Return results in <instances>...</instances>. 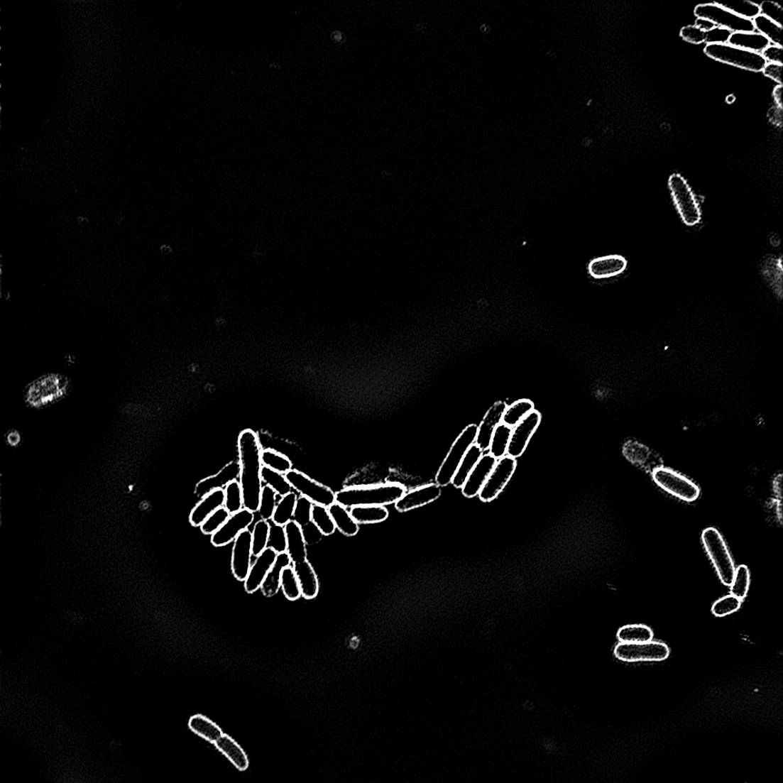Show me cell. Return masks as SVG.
<instances>
[{
    "label": "cell",
    "instance_id": "38",
    "mask_svg": "<svg viewBox=\"0 0 783 783\" xmlns=\"http://www.w3.org/2000/svg\"><path fill=\"white\" fill-rule=\"evenodd\" d=\"M755 31L765 36L771 44L782 46L783 27L762 15L752 19Z\"/></svg>",
    "mask_w": 783,
    "mask_h": 783
},
{
    "label": "cell",
    "instance_id": "33",
    "mask_svg": "<svg viewBox=\"0 0 783 783\" xmlns=\"http://www.w3.org/2000/svg\"><path fill=\"white\" fill-rule=\"evenodd\" d=\"M188 726L196 735L214 743L224 735L219 726L202 715L192 716L188 722Z\"/></svg>",
    "mask_w": 783,
    "mask_h": 783
},
{
    "label": "cell",
    "instance_id": "30",
    "mask_svg": "<svg viewBox=\"0 0 783 783\" xmlns=\"http://www.w3.org/2000/svg\"><path fill=\"white\" fill-rule=\"evenodd\" d=\"M483 453L484 452L479 446L475 443L471 446L467 453L465 454L452 479L451 484L455 488H462L464 483L467 481L469 476L474 469L476 464H478L482 457Z\"/></svg>",
    "mask_w": 783,
    "mask_h": 783
},
{
    "label": "cell",
    "instance_id": "11",
    "mask_svg": "<svg viewBox=\"0 0 783 783\" xmlns=\"http://www.w3.org/2000/svg\"><path fill=\"white\" fill-rule=\"evenodd\" d=\"M652 478L662 489L684 501L693 502L699 497L700 490L695 483L662 466L652 471Z\"/></svg>",
    "mask_w": 783,
    "mask_h": 783
},
{
    "label": "cell",
    "instance_id": "19",
    "mask_svg": "<svg viewBox=\"0 0 783 783\" xmlns=\"http://www.w3.org/2000/svg\"><path fill=\"white\" fill-rule=\"evenodd\" d=\"M497 461L498 459L488 451L483 453L461 488L466 498H472L479 495Z\"/></svg>",
    "mask_w": 783,
    "mask_h": 783
},
{
    "label": "cell",
    "instance_id": "47",
    "mask_svg": "<svg viewBox=\"0 0 783 783\" xmlns=\"http://www.w3.org/2000/svg\"><path fill=\"white\" fill-rule=\"evenodd\" d=\"M723 6L728 9L729 11L735 13V14L748 19L752 21L760 14V6L757 4L749 1V0H743V1H735L728 3H719Z\"/></svg>",
    "mask_w": 783,
    "mask_h": 783
},
{
    "label": "cell",
    "instance_id": "46",
    "mask_svg": "<svg viewBox=\"0 0 783 783\" xmlns=\"http://www.w3.org/2000/svg\"><path fill=\"white\" fill-rule=\"evenodd\" d=\"M278 495L268 485L263 487L259 509L257 513L262 520H270L276 508V495Z\"/></svg>",
    "mask_w": 783,
    "mask_h": 783
},
{
    "label": "cell",
    "instance_id": "25",
    "mask_svg": "<svg viewBox=\"0 0 783 783\" xmlns=\"http://www.w3.org/2000/svg\"><path fill=\"white\" fill-rule=\"evenodd\" d=\"M292 561L286 552L278 554L273 567L263 582L261 590L266 598H273L281 588L282 573L285 568L290 566Z\"/></svg>",
    "mask_w": 783,
    "mask_h": 783
},
{
    "label": "cell",
    "instance_id": "35",
    "mask_svg": "<svg viewBox=\"0 0 783 783\" xmlns=\"http://www.w3.org/2000/svg\"><path fill=\"white\" fill-rule=\"evenodd\" d=\"M261 459L264 467L275 471L286 474L293 469V464L290 458L278 450L271 448L263 449Z\"/></svg>",
    "mask_w": 783,
    "mask_h": 783
},
{
    "label": "cell",
    "instance_id": "21",
    "mask_svg": "<svg viewBox=\"0 0 783 783\" xmlns=\"http://www.w3.org/2000/svg\"><path fill=\"white\" fill-rule=\"evenodd\" d=\"M278 553L271 548H266L256 559L251 568L245 580L244 588L246 593H253L259 590L267 574L269 573Z\"/></svg>",
    "mask_w": 783,
    "mask_h": 783
},
{
    "label": "cell",
    "instance_id": "55",
    "mask_svg": "<svg viewBox=\"0 0 783 783\" xmlns=\"http://www.w3.org/2000/svg\"><path fill=\"white\" fill-rule=\"evenodd\" d=\"M767 63L783 65V47L774 44H770L761 53Z\"/></svg>",
    "mask_w": 783,
    "mask_h": 783
},
{
    "label": "cell",
    "instance_id": "41",
    "mask_svg": "<svg viewBox=\"0 0 783 783\" xmlns=\"http://www.w3.org/2000/svg\"><path fill=\"white\" fill-rule=\"evenodd\" d=\"M261 478L263 483L270 486L281 497L289 494L292 491V487L287 480L285 474L275 471L266 467H263Z\"/></svg>",
    "mask_w": 783,
    "mask_h": 783
},
{
    "label": "cell",
    "instance_id": "22",
    "mask_svg": "<svg viewBox=\"0 0 783 783\" xmlns=\"http://www.w3.org/2000/svg\"><path fill=\"white\" fill-rule=\"evenodd\" d=\"M224 489H217L204 495L191 511L190 522L192 526L201 527L214 512L224 507Z\"/></svg>",
    "mask_w": 783,
    "mask_h": 783
},
{
    "label": "cell",
    "instance_id": "24",
    "mask_svg": "<svg viewBox=\"0 0 783 783\" xmlns=\"http://www.w3.org/2000/svg\"><path fill=\"white\" fill-rule=\"evenodd\" d=\"M292 568L300 583L302 596L306 600H312L318 596L319 578L308 559L293 563Z\"/></svg>",
    "mask_w": 783,
    "mask_h": 783
},
{
    "label": "cell",
    "instance_id": "54",
    "mask_svg": "<svg viewBox=\"0 0 783 783\" xmlns=\"http://www.w3.org/2000/svg\"><path fill=\"white\" fill-rule=\"evenodd\" d=\"M732 33L728 29L716 26L706 33V45L727 44Z\"/></svg>",
    "mask_w": 783,
    "mask_h": 783
},
{
    "label": "cell",
    "instance_id": "39",
    "mask_svg": "<svg viewBox=\"0 0 783 783\" xmlns=\"http://www.w3.org/2000/svg\"><path fill=\"white\" fill-rule=\"evenodd\" d=\"M311 522L325 537L331 536L336 530L329 508L322 505L313 504Z\"/></svg>",
    "mask_w": 783,
    "mask_h": 783
},
{
    "label": "cell",
    "instance_id": "4",
    "mask_svg": "<svg viewBox=\"0 0 783 783\" xmlns=\"http://www.w3.org/2000/svg\"><path fill=\"white\" fill-rule=\"evenodd\" d=\"M668 185L682 222L689 227L699 224L702 219L701 207L686 178L679 173H673L669 177Z\"/></svg>",
    "mask_w": 783,
    "mask_h": 783
},
{
    "label": "cell",
    "instance_id": "20",
    "mask_svg": "<svg viewBox=\"0 0 783 783\" xmlns=\"http://www.w3.org/2000/svg\"><path fill=\"white\" fill-rule=\"evenodd\" d=\"M508 406V404L503 401L494 403L478 425L475 444L478 445L483 452L488 451L492 435L495 428L502 422L503 413Z\"/></svg>",
    "mask_w": 783,
    "mask_h": 783
},
{
    "label": "cell",
    "instance_id": "1",
    "mask_svg": "<svg viewBox=\"0 0 783 783\" xmlns=\"http://www.w3.org/2000/svg\"><path fill=\"white\" fill-rule=\"evenodd\" d=\"M263 449L258 432L245 429L238 436V462L240 465L238 481L241 486L243 508L253 513L259 509L263 487L261 478Z\"/></svg>",
    "mask_w": 783,
    "mask_h": 783
},
{
    "label": "cell",
    "instance_id": "6",
    "mask_svg": "<svg viewBox=\"0 0 783 783\" xmlns=\"http://www.w3.org/2000/svg\"><path fill=\"white\" fill-rule=\"evenodd\" d=\"M703 52L713 60L750 72H762L767 65L761 54L745 50L728 43L706 45Z\"/></svg>",
    "mask_w": 783,
    "mask_h": 783
},
{
    "label": "cell",
    "instance_id": "31",
    "mask_svg": "<svg viewBox=\"0 0 783 783\" xmlns=\"http://www.w3.org/2000/svg\"><path fill=\"white\" fill-rule=\"evenodd\" d=\"M350 512L358 524L379 523L389 518V511L384 505H356Z\"/></svg>",
    "mask_w": 783,
    "mask_h": 783
},
{
    "label": "cell",
    "instance_id": "5",
    "mask_svg": "<svg viewBox=\"0 0 783 783\" xmlns=\"http://www.w3.org/2000/svg\"><path fill=\"white\" fill-rule=\"evenodd\" d=\"M478 425L471 424L458 436L451 445L436 474L435 483L444 488L451 483L464 455L475 443Z\"/></svg>",
    "mask_w": 783,
    "mask_h": 783
},
{
    "label": "cell",
    "instance_id": "15",
    "mask_svg": "<svg viewBox=\"0 0 783 783\" xmlns=\"http://www.w3.org/2000/svg\"><path fill=\"white\" fill-rule=\"evenodd\" d=\"M252 532L246 530L234 540L232 550L231 570L238 581H245L249 574L252 566Z\"/></svg>",
    "mask_w": 783,
    "mask_h": 783
},
{
    "label": "cell",
    "instance_id": "32",
    "mask_svg": "<svg viewBox=\"0 0 783 783\" xmlns=\"http://www.w3.org/2000/svg\"><path fill=\"white\" fill-rule=\"evenodd\" d=\"M626 447L627 457L633 464L642 468H652V471L658 468L655 465L657 461L655 454L647 445L634 441L630 442Z\"/></svg>",
    "mask_w": 783,
    "mask_h": 783
},
{
    "label": "cell",
    "instance_id": "8",
    "mask_svg": "<svg viewBox=\"0 0 783 783\" xmlns=\"http://www.w3.org/2000/svg\"><path fill=\"white\" fill-rule=\"evenodd\" d=\"M694 13L697 18L708 19L716 26L728 29L732 33L755 31V26L750 19L733 13L719 3L698 5Z\"/></svg>",
    "mask_w": 783,
    "mask_h": 783
},
{
    "label": "cell",
    "instance_id": "2",
    "mask_svg": "<svg viewBox=\"0 0 783 783\" xmlns=\"http://www.w3.org/2000/svg\"><path fill=\"white\" fill-rule=\"evenodd\" d=\"M406 492L404 485L396 482L352 486L336 493V502L346 508L356 505H386L398 502Z\"/></svg>",
    "mask_w": 783,
    "mask_h": 783
},
{
    "label": "cell",
    "instance_id": "17",
    "mask_svg": "<svg viewBox=\"0 0 783 783\" xmlns=\"http://www.w3.org/2000/svg\"><path fill=\"white\" fill-rule=\"evenodd\" d=\"M442 492V487L436 483L426 484L422 486V487L406 491L403 497L395 503V509L400 513H404L422 508L423 505L438 500L441 497Z\"/></svg>",
    "mask_w": 783,
    "mask_h": 783
},
{
    "label": "cell",
    "instance_id": "29",
    "mask_svg": "<svg viewBox=\"0 0 783 783\" xmlns=\"http://www.w3.org/2000/svg\"><path fill=\"white\" fill-rule=\"evenodd\" d=\"M728 44L752 53L761 54L771 43L768 39L755 31L750 33H733Z\"/></svg>",
    "mask_w": 783,
    "mask_h": 783
},
{
    "label": "cell",
    "instance_id": "57",
    "mask_svg": "<svg viewBox=\"0 0 783 783\" xmlns=\"http://www.w3.org/2000/svg\"><path fill=\"white\" fill-rule=\"evenodd\" d=\"M695 26H696L701 31L703 32H708L716 26L711 21L706 18H697Z\"/></svg>",
    "mask_w": 783,
    "mask_h": 783
},
{
    "label": "cell",
    "instance_id": "3",
    "mask_svg": "<svg viewBox=\"0 0 783 783\" xmlns=\"http://www.w3.org/2000/svg\"><path fill=\"white\" fill-rule=\"evenodd\" d=\"M70 385V380L65 376L49 373L27 385L24 399L33 408L46 407L65 398Z\"/></svg>",
    "mask_w": 783,
    "mask_h": 783
},
{
    "label": "cell",
    "instance_id": "36",
    "mask_svg": "<svg viewBox=\"0 0 783 783\" xmlns=\"http://www.w3.org/2000/svg\"><path fill=\"white\" fill-rule=\"evenodd\" d=\"M534 410L532 401L528 399L519 400L508 406L503 413L502 422L513 428Z\"/></svg>",
    "mask_w": 783,
    "mask_h": 783
},
{
    "label": "cell",
    "instance_id": "27",
    "mask_svg": "<svg viewBox=\"0 0 783 783\" xmlns=\"http://www.w3.org/2000/svg\"><path fill=\"white\" fill-rule=\"evenodd\" d=\"M214 745L240 771H245L249 767V760L246 752L230 736L223 735L214 743Z\"/></svg>",
    "mask_w": 783,
    "mask_h": 783
},
{
    "label": "cell",
    "instance_id": "28",
    "mask_svg": "<svg viewBox=\"0 0 783 783\" xmlns=\"http://www.w3.org/2000/svg\"><path fill=\"white\" fill-rule=\"evenodd\" d=\"M336 529L346 537H354L359 532V524L352 518L349 508L335 502L329 508Z\"/></svg>",
    "mask_w": 783,
    "mask_h": 783
},
{
    "label": "cell",
    "instance_id": "7",
    "mask_svg": "<svg viewBox=\"0 0 783 783\" xmlns=\"http://www.w3.org/2000/svg\"><path fill=\"white\" fill-rule=\"evenodd\" d=\"M701 540L721 582L730 586L736 569L721 533L716 528H707L703 531Z\"/></svg>",
    "mask_w": 783,
    "mask_h": 783
},
{
    "label": "cell",
    "instance_id": "58",
    "mask_svg": "<svg viewBox=\"0 0 783 783\" xmlns=\"http://www.w3.org/2000/svg\"><path fill=\"white\" fill-rule=\"evenodd\" d=\"M773 98H774L777 106L782 108L783 104V87L782 85L777 84V86L773 90Z\"/></svg>",
    "mask_w": 783,
    "mask_h": 783
},
{
    "label": "cell",
    "instance_id": "26",
    "mask_svg": "<svg viewBox=\"0 0 783 783\" xmlns=\"http://www.w3.org/2000/svg\"><path fill=\"white\" fill-rule=\"evenodd\" d=\"M763 278L778 299H782V259L776 256H767L761 263Z\"/></svg>",
    "mask_w": 783,
    "mask_h": 783
},
{
    "label": "cell",
    "instance_id": "49",
    "mask_svg": "<svg viewBox=\"0 0 783 783\" xmlns=\"http://www.w3.org/2000/svg\"><path fill=\"white\" fill-rule=\"evenodd\" d=\"M740 606L741 600L730 594V596L723 597L713 603L711 610L713 615L722 618L738 611Z\"/></svg>",
    "mask_w": 783,
    "mask_h": 783
},
{
    "label": "cell",
    "instance_id": "37",
    "mask_svg": "<svg viewBox=\"0 0 783 783\" xmlns=\"http://www.w3.org/2000/svg\"><path fill=\"white\" fill-rule=\"evenodd\" d=\"M298 498V495L293 491L282 497L276 505L272 518L273 522L285 527L287 523L292 520Z\"/></svg>",
    "mask_w": 783,
    "mask_h": 783
},
{
    "label": "cell",
    "instance_id": "40",
    "mask_svg": "<svg viewBox=\"0 0 783 783\" xmlns=\"http://www.w3.org/2000/svg\"><path fill=\"white\" fill-rule=\"evenodd\" d=\"M618 637L622 642H647L652 640L653 632L647 626L636 624V625H628L620 629Z\"/></svg>",
    "mask_w": 783,
    "mask_h": 783
},
{
    "label": "cell",
    "instance_id": "10",
    "mask_svg": "<svg viewBox=\"0 0 783 783\" xmlns=\"http://www.w3.org/2000/svg\"><path fill=\"white\" fill-rule=\"evenodd\" d=\"M618 659L630 662H660L669 657L667 644L658 641L647 642H620L614 650Z\"/></svg>",
    "mask_w": 783,
    "mask_h": 783
},
{
    "label": "cell",
    "instance_id": "12",
    "mask_svg": "<svg viewBox=\"0 0 783 783\" xmlns=\"http://www.w3.org/2000/svg\"><path fill=\"white\" fill-rule=\"evenodd\" d=\"M517 465V460L508 454L498 459L479 493L480 499L491 502L497 498L513 477Z\"/></svg>",
    "mask_w": 783,
    "mask_h": 783
},
{
    "label": "cell",
    "instance_id": "14",
    "mask_svg": "<svg viewBox=\"0 0 783 783\" xmlns=\"http://www.w3.org/2000/svg\"><path fill=\"white\" fill-rule=\"evenodd\" d=\"M255 518V513L243 508L231 515L223 527L212 535L211 542L215 547H223L234 541L240 533L251 526Z\"/></svg>",
    "mask_w": 783,
    "mask_h": 783
},
{
    "label": "cell",
    "instance_id": "45",
    "mask_svg": "<svg viewBox=\"0 0 783 783\" xmlns=\"http://www.w3.org/2000/svg\"><path fill=\"white\" fill-rule=\"evenodd\" d=\"M750 574L746 566H740L735 571V577L730 584V591L733 596L740 600L745 599L749 591Z\"/></svg>",
    "mask_w": 783,
    "mask_h": 783
},
{
    "label": "cell",
    "instance_id": "52",
    "mask_svg": "<svg viewBox=\"0 0 783 783\" xmlns=\"http://www.w3.org/2000/svg\"><path fill=\"white\" fill-rule=\"evenodd\" d=\"M759 6L760 15L782 26L783 9L779 4L773 1H763Z\"/></svg>",
    "mask_w": 783,
    "mask_h": 783
},
{
    "label": "cell",
    "instance_id": "56",
    "mask_svg": "<svg viewBox=\"0 0 783 783\" xmlns=\"http://www.w3.org/2000/svg\"><path fill=\"white\" fill-rule=\"evenodd\" d=\"M783 65L767 63L762 72L777 84L782 85Z\"/></svg>",
    "mask_w": 783,
    "mask_h": 783
},
{
    "label": "cell",
    "instance_id": "59",
    "mask_svg": "<svg viewBox=\"0 0 783 783\" xmlns=\"http://www.w3.org/2000/svg\"><path fill=\"white\" fill-rule=\"evenodd\" d=\"M735 96L730 95L727 97V102L728 104H732V103L735 102Z\"/></svg>",
    "mask_w": 783,
    "mask_h": 783
},
{
    "label": "cell",
    "instance_id": "50",
    "mask_svg": "<svg viewBox=\"0 0 783 783\" xmlns=\"http://www.w3.org/2000/svg\"><path fill=\"white\" fill-rule=\"evenodd\" d=\"M267 548H271L277 553H283L287 550V540L285 527L280 526L273 522L270 523V536Z\"/></svg>",
    "mask_w": 783,
    "mask_h": 783
},
{
    "label": "cell",
    "instance_id": "18",
    "mask_svg": "<svg viewBox=\"0 0 783 783\" xmlns=\"http://www.w3.org/2000/svg\"><path fill=\"white\" fill-rule=\"evenodd\" d=\"M239 462L233 461L226 464L219 472L198 482L195 486V494L202 499L215 490L224 489L226 485L239 479Z\"/></svg>",
    "mask_w": 783,
    "mask_h": 783
},
{
    "label": "cell",
    "instance_id": "48",
    "mask_svg": "<svg viewBox=\"0 0 783 783\" xmlns=\"http://www.w3.org/2000/svg\"><path fill=\"white\" fill-rule=\"evenodd\" d=\"M230 517V513L224 507L217 509L202 523L200 527L202 533L207 535V536H210V535L212 536L223 527V525Z\"/></svg>",
    "mask_w": 783,
    "mask_h": 783
},
{
    "label": "cell",
    "instance_id": "9",
    "mask_svg": "<svg viewBox=\"0 0 783 783\" xmlns=\"http://www.w3.org/2000/svg\"><path fill=\"white\" fill-rule=\"evenodd\" d=\"M285 476L292 488L313 504L322 505L329 508L336 502L335 492L302 471L292 469Z\"/></svg>",
    "mask_w": 783,
    "mask_h": 783
},
{
    "label": "cell",
    "instance_id": "42",
    "mask_svg": "<svg viewBox=\"0 0 783 783\" xmlns=\"http://www.w3.org/2000/svg\"><path fill=\"white\" fill-rule=\"evenodd\" d=\"M270 523L261 520L255 524L252 532L253 557H257L267 548L270 536Z\"/></svg>",
    "mask_w": 783,
    "mask_h": 783
},
{
    "label": "cell",
    "instance_id": "34",
    "mask_svg": "<svg viewBox=\"0 0 783 783\" xmlns=\"http://www.w3.org/2000/svg\"><path fill=\"white\" fill-rule=\"evenodd\" d=\"M513 428L501 422L495 428L491 440L488 453L495 459H500L507 455Z\"/></svg>",
    "mask_w": 783,
    "mask_h": 783
},
{
    "label": "cell",
    "instance_id": "51",
    "mask_svg": "<svg viewBox=\"0 0 783 783\" xmlns=\"http://www.w3.org/2000/svg\"><path fill=\"white\" fill-rule=\"evenodd\" d=\"M313 503L304 497L298 498L294 513L293 520L303 528L311 522V511Z\"/></svg>",
    "mask_w": 783,
    "mask_h": 783
},
{
    "label": "cell",
    "instance_id": "53",
    "mask_svg": "<svg viewBox=\"0 0 783 783\" xmlns=\"http://www.w3.org/2000/svg\"><path fill=\"white\" fill-rule=\"evenodd\" d=\"M680 35L684 40L695 45L706 43V32L701 31L695 25H689L683 27L680 31Z\"/></svg>",
    "mask_w": 783,
    "mask_h": 783
},
{
    "label": "cell",
    "instance_id": "44",
    "mask_svg": "<svg viewBox=\"0 0 783 783\" xmlns=\"http://www.w3.org/2000/svg\"><path fill=\"white\" fill-rule=\"evenodd\" d=\"M281 588L285 597L291 601L299 600L302 597L300 583L292 566H289L283 569Z\"/></svg>",
    "mask_w": 783,
    "mask_h": 783
},
{
    "label": "cell",
    "instance_id": "43",
    "mask_svg": "<svg viewBox=\"0 0 783 783\" xmlns=\"http://www.w3.org/2000/svg\"><path fill=\"white\" fill-rule=\"evenodd\" d=\"M224 493V507L231 515L239 512L243 508V493L239 481H234L226 485Z\"/></svg>",
    "mask_w": 783,
    "mask_h": 783
},
{
    "label": "cell",
    "instance_id": "13",
    "mask_svg": "<svg viewBox=\"0 0 783 783\" xmlns=\"http://www.w3.org/2000/svg\"><path fill=\"white\" fill-rule=\"evenodd\" d=\"M542 420L541 413L532 411L512 429L507 454L517 459L526 451L528 444L537 432Z\"/></svg>",
    "mask_w": 783,
    "mask_h": 783
},
{
    "label": "cell",
    "instance_id": "16",
    "mask_svg": "<svg viewBox=\"0 0 783 783\" xmlns=\"http://www.w3.org/2000/svg\"><path fill=\"white\" fill-rule=\"evenodd\" d=\"M628 262L621 255L612 254L593 258L587 265L592 279L601 280L615 278L628 269Z\"/></svg>",
    "mask_w": 783,
    "mask_h": 783
},
{
    "label": "cell",
    "instance_id": "23",
    "mask_svg": "<svg viewBox=\"0 0 783 783\" xmlns=\"http://www.w3.org/2000/svg\"><path fill=\"white\" fill-rule=\"evenodd\" d=\"M287 540V550L292 563L307 559V542L302 527L295 520H291L285 526Z\"/></svg>",
    "mask_w": 783,
    "mask_h": 783
}]
</instances>
